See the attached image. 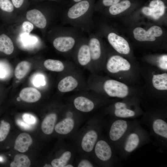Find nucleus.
<instances>
[{
	"mask_svg": "<svg viewBox=\"0 0 167 167\" xmlns=\"http://www.w3.org/2000/svg\"><path fill=\"white\" fill-rule=\"evenodd\" d=\"M44 167H52V166L50 165H49V164H46L44 166Z\"/></svg>",
	"mask_w": 167,
	"mask_h": 167,
	"instance_id": "79ce46f5",
	"label": "nucleus"
},
{
	"mask_svg": "<svg viewBox=\"0 0 167 167\" xmlns=\"http://www.w3.org/2000/svg\"><path fill=\"white\" fill-rule=\"evenodd\" d=\"M16 123L20 127L24 130H30L32 128V125L29 124L20 119L17 120Z\"/></svg>",
	"mask_w": 167,
	"mask_h": 167,
	"instance_id": "e433bc0d",
	"label": "nucleus"
},
{
	"mask_svg": "<svg viewBox=\"0 0 167 167\" xmlns=\"http://www.w3.org/2000/svg\"><path fill=\"white\" fill-rule=\"evenodd\" d=\"M22 27L24 31L27 33H30L34 28L33 24L30 22L27 21L23 23Z\"/></svg>",
	"mask_w": 167,
	"mask_h": 167,
	"instance_id": "f704fd0d",
	"label": "nucleus"
},
{
	"mask_svg": "<svg viewBox=\"0 0 167 167\" xmlns=\"http://www.w3.org/2000/svg\"><path fill=\"white\" fill-rule=\"evenodd\" d=\"M32 142V139L29 134L26 133H21L15 140L14 149L21 152H24L28 150Z\"/></svg>",
	"mask_w": 167,
	"mask_h": 167,
	"instance_id": "9b49d317",
	"label": "nucleus"
},
{
	"mask_svg": "<svg viewBox=\"0 0 167 167\" xmlns=\"http://www.w3.org/2000/svg\"><path fill=\"white\" fill-rule=\"evenodd\" d=\"M128 127L127 122L122 119L115 121L112 124L109 132L111 140L117 141L119 140L126 131Z\"/></svg>",
	"mask_w": 167,
	"mask_h": 167,
	"instance_id": "423d86ee",
	"label": "nucleus"
},
{
	"mask_svg": "<svg viewBox=\"0 0 167 167\" xmlns=\"http://www.w3.org/2000/svg\"><path fill=\"white\" fill-rule=\"evenodd\" d=\"M8 68L7 66L0 63V78H3L8 75Z\"/></svg>",
	"mask_w": 167,
	"mask_h": 167,
	"instance_id": "c9c22d12",
	"label": "nucleus"
},
{
	"mask_svg": "<svg viewBox=\"0 0 167 167\" xmlns=\"http://www.w3.org/2000/svg\"><path fill=\"white\" fill-rule=\"evenodd\" d=\"M32 82L35 86L37 87L43 86L45 83L44 75L40 73H36L32 76Z\"/></svg>",
	"mask_w": 167,
	"mask_h": 167,
	"instance_id": "2f4dec72",
	"label": "nucleus"
},
{
	"mask_svg": "<svg viewBox=\"0 0 167 167\" xmlns=\"http://www.w3.org/2000/svg\"><path fill=\"white\" fill-rule=\"evenodd\" d=\"M104 89L109 96L123 98L129 94L128 86L125 84L114 79H109L104 83Z\"/></svg>",
	"mask_w": 167,
	"mask_h": 167,
	"instance_id": "f257e3e1",
	"label": "nucleus"
},
{
	"mask_svg": "<svg viewBox=\"0 0 167 167\" xmlns=\"http://www.w3.org/2000/svg\"><path fill=\"white\" fill-rule=\"evenodd\" d=\"M120 0H103V4L105 6H111L119 2Z\"/></svg>",
	"mask_w": 167,
	"mask_h": 167,
	"instance_id": "ea45409f",
	"label": "nucleus"
},
{
	"mask_svg": "<svg viewBox=\"0 0 167 167\" xmlns=\"http://www.w3.org/2000/svg\"><path fill=\"white\" fill-rule=\"evenodd\" d=\"M78 82L76 79L71 76H66L59 83L58 88V90L62 92H69L77 87Z\"/></svg>",
	"mask_w": 167,
	"mask_h": 167,
	"instance_id": "2eb2a0df",
	"label": "nucleus"
},
{
	"mask_svg": "<svg viewBox=\"0 0 167 167\" xmlns=\"http://www.w3.org/2000/svg\"><path fill=\"white\" fill-rule=\"evenodd\" d=\"M74 1L76 2H78L80 1H81L82 0H73Z\"/></svg>",
	"mask_w": 167,
	"mask_h": 167,
	"instance_id": "c03bdc74",
	"label": "nucleus"
},
{
	"mask_svg": "<svg viewBox=\"0 0 167 167\" xmlns=\"http://www.w3.org/2000/svg\"><path fill=\"white\" fill-rule=\"evenodd\" d=\"M27 19L30 22L40 28H44L47 25V20L44 15L39 10L34 9L26 13Z\"/></svg>",
	"mask_w": 167,
	"mask_h": 167,
	"instance_id": "1a4fd4ad",
	"label": "nucleus"
},
{
	"mask_svg": "<svg viewBox=\"0 0 167 167\" xmlns=\"http://www.w3.org/2000/svg\"><path fill=\"white\" fill-rule=\"evenodd\" d=\"M73 166L71 165H66L64 167H73Z\"/></svg>",
	"mask_w": 167,
	"mask_h": 167,
	"instance_id": "a19ab883",
	"label": "nucleus"
},
{
	"mask_svg": "<svg viewBox=\"0 0 167 167\" xmlns=\"http://www.w3.org/2000/svg\"><path fill=\"white\" fill-rule=\"evenodd\" d=\"M75 43V39L73 36H62L55 38L53 41V45L58 51L65 52L71 50L74 47Z\"/></svg>",
	"mask_w": 167,
	"mask_h": 167,
	"instance_id": "6e6552de",
	"label": "nucleus"
},
{
	"mask_svg": "<svg viewBox=\"0 0 167 167\" xmlns=\"http://www.w3.org/2000/svg\"><path fill=\"white\" fill-rule=\"evenodd\" d=\"M19 96L21 99L24 101L33 103L39 100L41 94L37 89L28 87L23 89L19 93Z\"/></svg>",
	"mask_w": 167,
	"mask_h": 167,
	"instance_id": "f8f14e48",
	"label": "nucleus"
},
{
	"mask_svg": "<svg viewBox=\"0 0 167 167\" xmlns=\"http://www.w3.org/2000/svg\"><path fill=\"white\" fill-rule=\"evenodd\" d=\"M57 118L56 114L51 113L47 115L42 121L41 128L43 132L46 135L53 132Z\"/></svg>",
	"mask_w": 167,
	"mask_h": 167,
	"instance_id": "dca6fc26",
	"label": "nucleus"
},
{
	"mask_svg": "<svg viewBox=\"0 0 167 167\" xmlns=\"http://www.w3.org/2000/svg\"><path fill=\"white\" fill-rule=\"evenodd\" d=\"M14 49L13 42L11 38L5 34L0 35V51L6 55L12 53Z\"/></svg>",
	"mask_w": 167,
	"mask_h": 167,
	"instance_id": "6ab92c4d",
	"label": "nucleus"
},
{
	"mask_svg": "<svg viewBox=\"0 0 167 167\" xmlns=\"http://www.w3.org/2000/svg\"><path fill=\"white\" fill-rule=\"evenodd\" d=\"M152 127L155 133L167 138V123L165 121L161 119H156L153 122Z\"/></svg>",
	"mask_w": 167,
	"mask_h": 167,
	"instance_id": "b1692460",
	"label": "nucleus"
},
{
	"mask_svg": "<svg viewBox=\"0 0 167 167\" xmlns=\"http://www.w3.org/2000/svg\"><path fill=\"white\" fill-rule=\"evenodd\" d=\"M0 9L8 13L12 12L14 6L11 0H0Z\"/></svg>",
	"mask_w": 167,
	"mask_h": 167,
	"instance_id": "7c9ffc66",
	"label": "nucleus"
},
{
	"mask_svg": "<svg viewBox=\"0 0 167 167\" xmlns=\"http://www.w3.org/2000/svg\"><path fill=\"white\" fill-rule=\"evenodd\" d=\"M140 139L139 135L135 133L130 134L127 136L124 145L125 150L130 153L134 151L138 146Z\"/></svg>",
	"mask_w": 167,
	"mask_h": 167,
	"instance_id": "4be33fe9",
	"label": "nucleus"
},
{
	"mask_svg": "<svg viewBox=\"0 0 167 167\" xmlns=\"http://www.w3.org/2000/svg\"><path fill=\"white\" fill-rule=\"evenodd\" d=\"M108 39L110 44L118 53L122 54H128L130 49L128 43L123 38L113 32L109 33Z\"/></svg>",
	"mask_w": 167,
	"mask_h": 167,
	"instance_id": "20e7f679",
	"label": "nucleus"
},
{
	"mask_svg": "<svg viewBox=\"0 0 167 167\" xmlns=\"http://www.w3.org/2000/svg\"><path fill=\"white\" fill-rule=\"evenodd\" d=\"M114 106V114L118 117L127 118L133 117L135 115L134 111L127 108L126 104L124 102H117L115 104Z\"/></svg>",
	"mask_w": 167,
	"mask_h": 167,
	"instance_id": "a211bd4d",
	"label": "nucleus"
},
{
	"mask_svg": "<svg viewBox=\"0 0 167 167\" xmlns=\"http://www.w3.org/2000/svg\"><path fill=\"white\" fill-rule=\"evenodd\" d=\"M14 7L19 8L24 4L26 0H11Z\"/></svg>",
	"mask_w": 167,
	"mask_h": 167,
	"instance_id": "4c0bfd02",
	"label": "nucleus"
},
{
	"mask_svg": "<svg viewBox=\"0 0 167 167\" xmlns=\"http://www.w3.org/2000/svg\"><path fill=\"white\" fill-rule=\"evenodd\" d=\"M158 66L161 69L167 70V56L164 55L161 56L158 61Z\"/></svg>",
	"mask_w": 167,
	"mask_h": 167,
	"instance_id": "72a5a7b5",
	"label": "nucleus"
},
{
	"mask_svg": "<svg viewBox=\"0 0 167 167\" xmlns=\"http://www.w3.org/2000/svg\"><path fill=\"white\" fill-rule=\"evenodd\" d=\"M30 67V64L27 61H23L16 66L15 70V75L18 79L24 78L28 72Z\"/></svg>",
	"mask_w": 167,
	"mask_h": 167,
	"instance_id": "cd10ccee",
	"label": "nucleus"
},
{
	"mask_svg": "<svg viewBox=\"0 0 167 167\" xmlns=\"http://www.w3.org/2000/svg\"><path fill=\"white\" fill-rule=\"evenodd\" d=\"M10 128L9 123L4 121L2 122L0 125V141L5 140L9 132Z\"/></svg>",
	"mask_w": 167,
	"mask_h": 167,
	"instance_id": "c756f323",
	"label": "nucleus"
},
{
	"mask_svg": "<svg viewBox=\"0 0 167 167\" xmlns=\"http://www.w3.org/2000/svg\"><path fill=\"white\" fill-rule=\"evenodd\" d=\"M74 126V120L71 118H66L59 122L55 126V130L57 133L66 135L70 133Z\"/></svg>",
	"mask_w": 167,
	"mask_h": 167,
	"instance_id": "f3484780",
	"label": "nucleus"
},
{
	"mask_svg": "<svg viewBox=\"0 0 167 167\" xmlns=\"http://www.w3.org/2000/svg\"><path fill=\"white\" fill-rule=\"evenodd\" d=\"M22 118L24 121L31 125L35 124L36 122V117L29 113H24L22 116Z\"/></svg>",
	"mask_w": 167,
	"mask_h": 167,
	"instance_id": "473e14b6",
	"label": "nucleus"
},
{
	"mask_svg": "<svg viewBox=\"0 0 167 167\" xmlns=\"http://www.w3.org/2000/svg\"><path fill=\"white\" fill-rule=\"evenodd\" d=\"M152 82L153 87L156 89L159 90H167V73L153 75Z\"/></svg>",
	"mask_w": 167,
	"mask_h": 167,
	"instance_id": "5701e85b",
	"label": "nucleus"
},
{
	"mask_svg": "<svg viewBox=\"0 0 167 167\" xmlns=\"http://www.w3.org/2000/svg\"><path fill=\"white\" fill-rule=\"evenodd\" d=\"M97 134L95 131L92 130L87 132L82 140L81 145L83 149L87 152L92 151L97 141Z\"/></svg>",
	"mask_w": 167,
	"mask_h": 167,
	"instance_id": "ddd939ff",
	"label": "nucleus"
},
{
	"mask_svg": "<svg viewBox=\"0 0 167 167\" xmlns=\"http://www.w3.org/2000/svg\"><path fill=\"white\" fill-rule=\"evenodd\" d=\"M31 165V161L27 156L23 154L16 155L14 161L10 164L11 167H28Z\"/></svg>",
	"mask_w": 167,
	"mask_h": 167,
	"instance_id": "393cba45",
	"label": "nucleus"
},
{
	"mask_svg": "<svg viewBox=\"0 0 167 167\" xmlns=\"http://www.w3.org/2000/svg\"></svg>",
	"mask_w": 167,
	"mask_h": 167,
	"instance_id": "a18cd8bd",
	"label": "nucleus"
},
{
	"mask_svg": "<svg viewBox=\"0 0 167 167\" xmlns=\"http://www.w3.org/2000/svg\"><path fill=\"white\" fill-rule=\"evenodd\" d=\"M131 5V3L129 1L123 0L119 3L111 6L109 8V11L111 14L116 15L127 9Z\"/></svg>",
	"mask_w": 167,
	"mask_h": 167,
	"instance_id": "bb28decb",
	"label": "nucleus"
},
{
	"mask_svg": "<svg viewBox=\"0 0 167 167\" xmlns=\"http://www.w3.org/2000/svg\"><path fill=\"white\" fill-rule=\"evenodd\" d=\"M74 104L77 110L84 112L91 111L94 107V104L92 101L82 96L76 98L74 100Z\"/></svg>",
	"mask_w": 167,
	"mask_h": 167,
	"instance_id": "4468645a",
	"label": "nucleus"
},
{
	"mask_svg": "<svg viewBox=\"0 0 167 167\" xmlns=\"http://www.w3.org/2000/svg\"><path fill=\"white\" fill-rule=\"evenodd\" d=\"M89 6V2L87 0L79 2L69 8L67 13V16L71 19H79L87 12Z\"/></svg>",
	"mask_w": 167,
	"mask_h": 167,
	"instance_id": "0eeeda50",
	"label": "nucleus"
},
{
	"mask_svg": "<svg viewBox=\"0 0 167 167\" xmlns=\"http://www.w3.org/2000/svg\"><path fill=\"white\" fill-rule=\"evenodd\" d=\"M71 156L70 152H65L58 158L54 159L51 161V164L53 167H64L70 160Z\"/></svg>",
	"mask_w": 167,
	"mask_h": 167,
	"instance_id": "c85d7f7f",
	"label": "nucleus"
},
{
	"mask_svg": "<svg viewBox=\"0 0 167 167\" xmlns=\"http://www.w3.org/2000/svg\"><path fill=\"white\" fill-rule=\"evenodd\" d=\"M44 65L47 69L52 71L61 72L64 68L63 63L58 60L47 59L44 62Z\"/></svg>",
	"mask_w": 167,
	"mask_h": 167,
	"instance_id": "a878e982",
	"label": "nucleus"
},
{
	"mask_svg": "<svg viewBox=\"0 0 167 167\" xmlns=\"http://www.w3.org/2000/svg\"><path fill=\"white\" fill-rule=\"evenodd\" d=\"M165 9L164 3L162 1L153 0L150 2L149 7H143L142 11L145 15L157 19L164 15Z\"/></svg>",
	"mask_w": 167,
	"mask_h": 167,
	"instance_id": "39448f33",
	"label": "nucleus"
},
{
	"mask_svg": "<svg viewBox=\"0 0 167 167\" xmlns=\"http://www.w3.org/2000/svg\"><path fill=\"white\" fill-rule=\"evenodd\" d=\"M91 59L96 60L100 57L101 50L99 40L95 37H91L88 44Z\"/></svg>",
	"mask_w": 167,
	"mask_h": 167,
	"instance_id": "412c9836",
	"label": "nucleus"
},
{
	"mask_svg": "<svg viewBox=\"0 0 167 167\" xmlns=\"http://www.w3.org/2000/svg\"><path fill=\"white\" fill-rule=\"evenodd\" d=\"M131 67L129 62L119 55H113L108 60L106 68L108 71L112 73H118L122 71H128Z\"/></svg>",
	"mask_w": 167,
	"mask_h": 167,
	"instance_id": "7ed1b4c3",
	"label": "nucleus"
},
{
	"mask_svg": "<svg viewBox=\"0 0 167 167\" xmlns=\"http://www.w3.org/2000/svg\"><path fill=\"white\" fill-rule=\"evenodd\" d=\"M78 167H92V165L88 160H84L80 161Z\"/></svg>",
	"mask_w": 167,
	"mask_h": 167,
	"instance_id": "58836bf2",
	"label": "nucleus"
},
{
	"mask_svg": "<svg viewBox=\"0 0 167 167\" xmlns=\"http://www.w3.org/2000/svg\"><path fill=\"white\" fill-rule=\"evenodd\" d=\"M79 63L82 66H85L90 61L91 58L88 45L84 44L79 48L77 55Z\"/></svg>",
	"mask_w": 167,
	"mask_h": 167,
	"instance_id": "aec40b11",
	"label": "nucleus"
},
{
	"mask_svg": "<svg viewBox=\"0 0 167 167\" xmlns=\"http://www.w3.org/2000/svg\"><path fill=\"white\" fill-rule=\"evenodd\" d=\"M95 152L96 156L101 160L106 161L111 157L112 152L108 143L104 140H100L96 143Z\"/></svg>",
	"mask_w": 167,
	"mask_h": 167,
	"instance_id": "9d476101",
	"label": "nucleus"
},
{
	"mask_svg": "<svg viewBox=\"0 0 167 167\" xmlns=\"http://www.w3.org/2000/svg\"><path fill=\"white\" fill-rule=\"evenodd\" d=\"M3 161V157L2 156H0V162H2Z\"/></svg>",
	"mask_w": 167,
	"mask_h": 167,
	"instance_id": "37998d69",
	"label": "nucleus"
},
{
	"mask_svg": "<svg viewBox=\"0 0 167 167\" xmlns=\"http://www.w3.org/2000/svg\"><path fill=\"white\" fill-rule=\"evenodd\" d=\"M162 33L161 28L157 26H152L147 31L140 27L136 28L133 31L134 38L139 41H154L156 37L161 36Z\"/></svg>",
	"mask_w": 167,
	"mask_h": 167,
	"instance_id": "f03ea898",
	"label": "nucleus"
}]
</instances>
